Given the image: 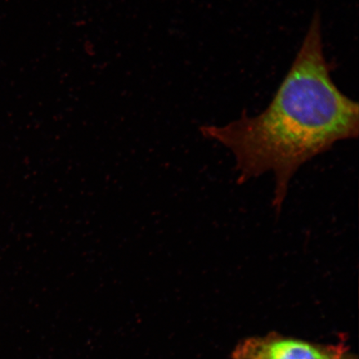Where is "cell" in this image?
<instances>
[{"mask_svg":"<svg viewBox=\"0 0 359 359\" xmlns=\"http://www.w3.org/2000/svg\"><path fill=\"white\" fill-rule=\"evenodd\" d=\"M320 13H314L302 47L267 109L243 112L224 126H201L205 138L221 143L236 161L237 182L273 173V208L280 214L291 180L305 163L335 143L358 137L359 106L330 76Z\"/></svg>","mask_w":359,"mask_h":359,"instance_id":"obj_1","label":"cell"},{"mask_svg":"<svg viewBox=\"0 0 359 359\" xmlns=\"http://www.w3.org/2000/svg\"><path fill=\"white\" fill-rule=\"evenodd\" d=\"M231 359H358L344 344H323L271 332L241 340Z\"/></svg>","mask_w":359,"mask_h":359,"instance_id":"obj_2","label":"cell"}]
</instances>
